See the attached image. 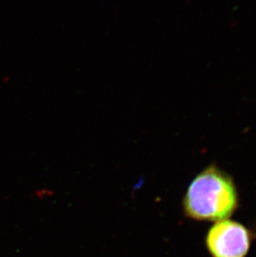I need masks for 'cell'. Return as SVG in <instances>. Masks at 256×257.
<instances>
[{
    "instance_id": "cell-1",
    "label": "cell",
    "mask_w": 256,
    "mask_h": 257,
    "mask_svg": "<svg viewBox=\"0 0 256 257\" xmlns=\"http://www.w3.org/2000/svg\"><path fill=\"white\" fill-rule=\"evenodd\" d=\"M239 205L234 180L215 164L207 166L194 177L182 201L185 216L197 221L229 219Z\"/></svg>"
},
{
    "instance_id": "cell-2",
    "label": "cell",
    "mask_w": 256,
    "mask_h": 257,
    "mask_svg": "<svg viewBox=\"0 0 256 257\" xmlns=\"http://www.w3.org/2000/svg\"><path fill=\"white\" fill-rule=\"evenodd\" d=\"M253 239L248 227L229 218L214 222L208 229L205 242L211 257H246Z\"/></svg>"
}]
</instances>
